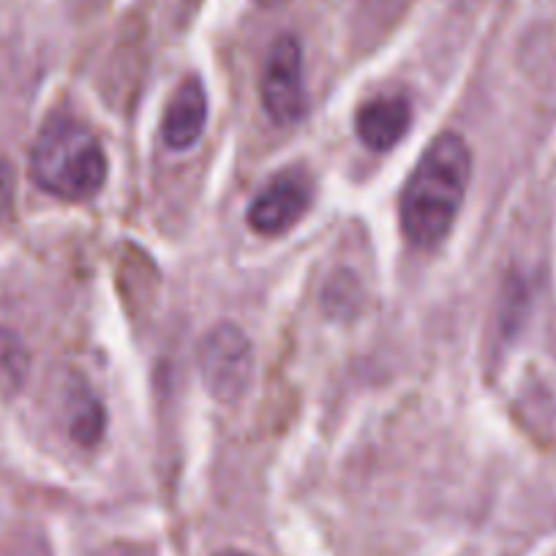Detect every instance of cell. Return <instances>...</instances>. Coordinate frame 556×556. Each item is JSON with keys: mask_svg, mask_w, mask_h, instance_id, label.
Instances as JSON below:
<instances>
[{"mask_svg": "<svg viewBox=\"0 0 556 556\" xmlns=\"http://www.w3.org/2000/svg\"><path fill=\"white\" fill-rule=\"evenodd\" d=\"M472 175V153L462 134L445 131L426 148L399 200L406 240L417 249H434L456 224Z\"/></svg>", "mask_w": 556, "mask_h": 556, "instance_id": "1", "label": "cell"}, {"mask_svg": "<svg viewBox=\"0 0 556 556\" xmlns=\"http://www.w3.org/2000/svg\"><path fill=\"white\" fill-rule=\"evenodd\" d=\"M30 173L41 189L61 200H88L106 180L104 148L74 117H52L36 137Z\"/></svg>", "mask_w": 556, "mask_h": 556, "instance_id": "2", "label": "cell"}, {"mask_svg": "<svg viewBox=\"0 0 556 556\" xmlns=\"http://www.w3.org/2000/svg\"><path fill=\"white\" fill-rule=\"evenodd\" d=\"M200 371L213 399L224 404L243 399L254 379V350L249 336L229 323L207 330L200 344Z\"/></svg>", "mask_w": 556, "mask_h": 556, "instance_id": "3", "label": "cell"}, {"mask_svg": "<svg viewBox=\"0 0 556 556\" xmlns=\"http://www.w3.org/2000/svg\"><path fill=\"white\" fill-rule=\"evenodd\" d=\"M262 104L278 126L301 121L306 112V83H303V47L295 36H278L262 68Z\"/></svg>", "mask_w": 556, "mask_h": 556, "instance_id": "4", "label": "cell"}, {"mask_svg": "<svg viewBox=\"0 0 556 556\" xmlns=\"http://www.w3.org/2000/svg\"><path fill=\"white\" fill-rule=\"evenodd\" d=\"M312 205V180L303 173L273 178L249 205V227L260 235H281L295 227Z\"/></svg>", "mask_w": 556, "mask_h": 556, "instance_id": "5", "label": "cell"}, {"mask_svg": "<svg viewBox=\"0 0 556 556\" xmlns=\"http://www.w3.org/2000/svg\"><path fill=\"white\" fill-rule=\"evenodd\" d=\"M412 121V104L406 96L382 93L363 101L355 115L357 137L371 151H390L406 134Z\"/></svg>", "mask_w": 556, "mask_h": 556, "instance_id": "6", "label": "cell"}, {"mask_svg": "<svg viewBox=\"0 0 556 556\" xmlns=\"http://www.w3.org/2000/svg\"><path fill=\"white\" fill-rule=\"evenodd\" d=\"M207 121V96L205 88L197 77H189L180 83L169 99L167 112H164L162 134L173 151H186L202 137Z\"/></svg>", "mask_w": 556, "mask_h": 556, "instance_id": "7", "label": "cell"}, {"mask_svg": "<svg viewBox=\"0 0 556 556\" xmlns=\"http://www.w3.org/2000/svg\"><path fill=\"white\" fill-rule=\"evenodd\" d=\"M28 377V352L12 330H0V390L17 393Z\"/></svg>", "mask_w": 556, "mask_h": 556, "instance_id": "8", "label": "cell"}, {"mask_svg": "<svg viewBox=\"0 0 556 556\" xmlns=\"http://www.w3.org/2000/svg\"><path fill=\"white\" fill-rule=\"evenodd\" d=\"M104 429V412L90 395H79V404L72 412V437L83 445H93Z\"/></svg>", "mask_w": 556, "mask_h": 556, "instance_id": "9", "label": "cell"}, {"mask_svg": "<svg viewBox=\"0 0 556 556\" xmlns=\"http://www.w3.org/2000/svg\"><path fill=\"white\" fill-rule=\"evenodd\" d=\"M14 200V175L7 162H0V218L7 216Z\"/></svg>", "mask_w": 556, "mask_h": 556, "instance_id": "10", "label": "cell"}, {"mask_svg": "<svg viewBox=\"0 0 556 556\" xmlns=\"http://www.w3.org/2000/svg\"><path fill=\"white\" fill-rule=\"evenodd\" d=\"M256 3L265 9H273V7H281V3H287V0H256Z\"/></svg>", "mask_w": 556, "mask_h": 556, "instance_id": "11", "label": "cell"}, {"mask_svg": "<svg viewBox=\"0 0 556 556\" xmlns=\"http://www.w3.org/2000/svg\"><path fill=\"white\" fill-rule=\"evenodd\" d=\"M218 556H251V554H243V551H222Z\"/></svg>", "mask_w": 556, "mask_h": 556, "instance_id": "12", "label": "cell"}, {"mask_svg": "<svg viewBox=\"0 0 556 556\" xmlns=\"http://www.w3.org/2000/svg\"><path fill=\"white\" fill-rule=\"evenodd\" d=\"M123 556H148V554H142V551H134V554H123Z\"/></svg>", "mask_w": 556, "mask_h": 556, "instance_id": "13", "label": "cell"}]
</instances>
